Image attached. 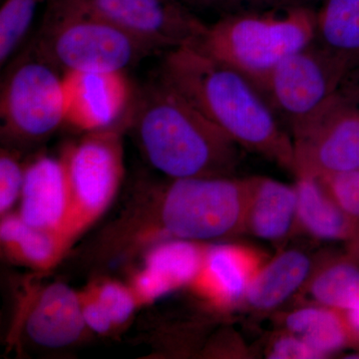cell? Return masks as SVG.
I'll list each match as a JSON object with an SVG mask.
<instances>
[{
  "mask_svg": "<svg viewBox=\"0 0 359 359\" xmlns=\"http://www.w3.org/2000/svg\"><path fill=\"white\" fill-rule=\"evenodd\" d=\"M252 186L254 178L233 176L139 186L98 252L108 261L171 238L208 242L244 233Z\"/></svg>",
  "mask_w": 359,
  "mask_h": 359,
  "instance_id": "6da1fadb",
  "label": "cell"
},
{
  "mask_svg": "<svg viewBox=\"0 0 359 359\" xmlns=\"http://www.w3.org/2000/svg\"><path fill=\"white\" fill-rule=\"evenodd\" d=\"M159 78L240 147L295 175L292 136L244 74L197 47L183 46L167 51Z\"/></svg>",
  "mask_w": 359,
  "mask_h": 359,
  "instance_id": "7a4b0ae2",
  "label": "cell"
},
{
  "mask_svg": "<svg viewBox=\"0 0 359 359\" xmlns=\"http://www.w3.org/2000/svg\"><path fill=\"white\" fill-rule=\"evenodd\" d=\"M128 128L168 179L231 177L240 161V146L160 78L135 95Z\"/></svg>",
  "mask_w": 359,
  "mask_h": 359,
  "instance_id": "3957f363",
  "label": "cell"
},
{
  "mask_svg": "<svg viewBox=\"0 0 359 359\" xmlns=\"http://www.w3.org/2000/svg\"><path fill=\"white\" fill-rule=\"evenodd\" d=\"M314 8L226 14L193 46L244 74L255 86L316 36Z\"/></svg>",
  "mask_w": 359,
  "mask_h": 359,
  "instance_id": "277c9868",
  "label": "cell"
},
{
  "mask_svg": "<svg viewBox=\"0 0 359 359\" xmlns=\"http://www.w3.org/2000/svg\"><path fill=\"white\" fill-rule=\"evenodd\" d=\"M30 48L62 73L126 72L156 50L121 28L58 0L47 2Z\"/></svg>",
  "mask_w": 359,
  "mask_h": 359,
  "instance_id": "5b68a950",
  "label": "cell"
},
{
  "mask_svg": "<svg viewBox=\"0 0 359 359\" xmlns=\"http://www.w3.org/2000/svg\"><path fill=\"white\" fill-rule=\"evenodd\" d=\"M125 127L128 122L85 133L61 152L69 175L71 202L59 236L68 252L105 214L119 191L125 172Z\"/></svg>",
  "mask_w": 359,
  "mask_h": 359,
  "instance_id": "8992f818",
  "label": "cell"
},
{
  "mask_svg": "<svg viewBox=\"0 0 359 359\" xmlns=\"http://www.w3.org/2000/svg\"><path fill=\"white\" fill-rule=\"evenodd\" d=\"M348 75L311 43L285 58L257 86L290 136H297L327 109Z\"/></svg>",
  "mask_w": 359,
  "mask_h": 359,
  "instance_id": "52a82bcc",
  "label": "cell"
},
{
  "mask_svg": "<svg viewBox=\"0 0 359 359\" xmlns=\"http://www.w3.org/2000/svg\"><path fill=\"white\" fill-rule=\"evenodd\" d=\"M1 133L39 142L65 123L63 73L28 49L6 75L0 95Z\"/></svg>",
  "mask_w": 359,
  "mask_h": 359,
  "instance_id": "ba28073f",
  "label": "cell"
},
{
  "mask_svg": "<svg viewBox=\"0 0 359 359\" xmlns=\"http://www.w3.org/2000/svg\"><path fill=\"white\" fill-rule=\"evenodd\" d=\"M58 1L121 28L156 50L193 46L208 26L181 0Z\"/></svg>",
  "mask_w": 359,
  "mask_h": 359,
  "instance_id": "9c48e42d",
  "label": "cell"
},
{
  "mask_svg": "<svg viewBox=\"0 0 359 359\" xmlns=\"http://www.w3.org/2000/svg\"><path fill=\"white\" fill-rule=\"evenodd\" d=\"M358 106L341 86L323 115L292 137L295 176L321 178L359 170Z\"/></svg>",
  "mask_w": 359,
  "mask_h": 359,
  "instance_id": "30bf717a",
  "label": "cell"
},
{
  "mask_svg": "<svg viewBox=\"0 0 359 359\" xmlns=\"http://www.w3.org/2000/svg\"><path fill=\"white\" fill-rule=\"evenodd\" d=\"M65 125L90 133L128 120L136 92L125 71L63 73Z\"/></svg>",
  "mask_w": 359,
  "mask_h": 359,
  "instance_id": "8fae6325",
  "label": "cell"
},
{
  "mask_svg": "<svg viewBox=\"0 0 359 359\" xmlns=\"http://www.w3.org/2000/svg\"><path fill=\"white\" fill-rule=\"evenodd\" d=\"M266 262L262 252L248 245L207 244L188 289L212 309L231 311L244 304L250 283Z\"/></svg>",
  "mask_w": 359,
  "mask_h": 359,
  "instance_id": "7c38bea8",
  "label": "cell"
},
{
  "mask_svg": "<svg viewBox=\"0 0 359 359\" xmlns=\"http://www.w3.org/2000/svg\"><path fill=\"white\" fill-rule=\"evenodd\" d=\"M22 318L29 339L48 348L73 346L90 330L82 314L79 292L62 283L32 290L26 297Z\"/></svg>",
  "mask_w": 359,
  "mask_h": 359,
  "instance_id": "4fadbf2b",
  "label": "cell"
},
{
  "mask_svg": "<svg viewBox=\"0 0 359 359\" xmlns=\"http://www.w3.org/2000/svg\"><path fill=\"white\" fill-rule=\"evenodd\" d=\"M18 215L26 224L59 235L71 202V186L63 158L39 155L25 164Z\"/></svg>",
  "mask_w": 359,
  "mask_h": 359,
  "instance_id": "5bb4252c",
  "label": "cell"
},
{
  "mask_svg": "<svg viewBox=\"0 0 359 359\" xmlns=\"http://www.w3.org/2000/svg\"><path fill=\"white\" fill-rule=\"evenodd\" d=\"M313 273V262L299 250H283L266 262L250 283L244 304L252 311H269L302 289Z\"/></svg>",
  "mask_w": 359,
  "mask_h": 359,
  "instance_id": "9a60e30c",
  "label": "cell"
},
{
  "mask_svg": "<svg viewBox=\"0 0 359 359\" xmlns=\"http://www.w3.org/2000/svg\"><path fill=\"white\" fill-rule=\"evenodd\" d=\"M297 201L294 187L254 177L245 231L269 242L285 240L297 226Z\"/></svg>",
  "mask_w": 359,
  "mask_h": 359,
  "instance_id": "2e32d148",
  "label": "cell"
},
{
  "mask_svg": "<svg viewBox=\"0 0 359 359\" xmlns=\"http://www.w3.org/2000/svg\"><path fill=\"white\" fill-rule=\"evenodd\" d=\"M316 15L313 43L348 74L359 69V0H321Z\"/></svg>",
  "mask_w": 359,
  "mask_h": 359,
  "instance_id": "e0dca14e",
  "label": "cell"
},
{
  "mask_svg": "<svg viewBox=\"0 0 359 359\" xmlns=\"http://www.w3.org/2000/svg\"><path fill=\"white\" fill-rule=\"evenodd\" d=\"M0 244L7 259L37 273L51 271L68 252L56 231L30 226L18 212L1 217Z\"/></svg>",
  "mask_w": 359,
  "mask_h": 359,
  "instance_id": "ac0fdd59",
  "label": "cell"
},
{
  "mask_svg": "<svg viewBox=\"0 0 359 359\" xmlns=\"http://www.w3.org/2000/svg\"><path fill=\"white\" fill-rule=\"evenodd\" d=\"M297 179V226L318 240L342 241L348 245L353 238L351 222L320 180L309 176Z\"/></svg>",
  "mask_w": 359,
  "mask_h": 359,
  "instance_id": "d6986e66",
  "label": "cell"
},
{
  "mask_svg": "<svg viewBox=\"0 0 359 359\" xmlns=\"http://www.w3.org/2000/svg\"><path fill=\"white\" fill-rule=\"evenodd\" d=\"M283 325L285 332L304 340L320 358L354 346L344 313L337 309L320 304L294 309L285 314Z\"/></svg>",
  "mask_w": 359,
  "mask_h": 359,
  "instance_id": "ffe728a7",
  "label": "cell"
},
{
  "mask_svg": "<svg viewBox=\"0 0 359 359\" xmlns=\"http://www.w3.org/2000/svg\"><path fill=\"white\" fill-rule=\"evenodd\" d=\"M205 247V242L180 238L162 241L148 250L144 266L159 276L170 292L188 289L199 271Z\"/></svg>",
  "mask_w": 359,
  "mask_h": 359,
  "instance_id": "44dd1931",
  "label": "cell"
},
{
  "mask_svg": "<svg viewBox=\"0 0 359 359\" xmlns=\"http://www.w3.org/2000/svg\"><path fill=\"white\" fill-rule=\"evenodd\" d=\"M320 306L346 311L359 306V264L351 257L328 259L314 269L304 285Z\"/></svg>",
  "mask_w": 359,
  "mask_h": 359,
  "instance_id": "7402d4cb",
  "label": "cell"
},
{
  "mask_svg": "<svg viewBox=\"0 0 359 359\" xmlns=\"http://www.w3.org/2000/svg\"><path fill=\"white\" fill-rule=\"evenodd\" d=\"M49 0H4L0 7V65L4 66L25 41L37 9Z\"/></svg>",
  "mask_w": 359,
  "mask_h": 359,
  "instance_id": "603a6c76",
  "label": "cell"
},
{
  "mask_svg": "<svg viewBox=\"0 0 359 359\" xmlns=\"http://www.w3.org/2000/svg\"><path fill=\"white\" fill-rule=\"evenodd\" d=\"M327 189L351 222L353 238L348 256L359 264V170L316 178Z\"/></svg>",
  "mask_w": 359,
  "mask_h": 359,
  "instance_id": "cb8c5ba5",
  "label": "cell"
},
{
  "mask_svg": "<svg viewBox=\"0 0 359 359\" xmlns=\"http://www.w3.org/2000/svg\"><path fill=\"white\" fill-rule=\"evenodd\" d=\"M93 285L99 299L109 313L116 328L126 325L137 309L142 308L129 283L105 280L93 283Z\"/></svg>",
  "mask_w": 359,
  "mask_h": 359,
  "instance_id": "d4e9b609",
  "label": "cell"
},
{
  "mask_svg": "<svg viewBox=\"0 0 359 359\" xmlns=\"http://www.w3.org/2000/svg\"><path fill=\"white\" fill-rule=\"evenodd\" d=\"M321 0H191L189 6L212 9L226 14L248 11H287L292 8H314Z\"/></svg>",
  "mask_w": 359,
  "mask_h": 359,
  "instance_id": "484cf974",
  "label": "cell"
},
{
  "mask_svg": "<svg viewBox=\"0 0 359 359\" xmlns=\"http://www.w3.org/2000/svg\"><path fill=\"white\" fill-rule=\"evenodd\" d=\"M25 164L16 153L2 148L0 152V215L6 216L20 201L25 182Z\"/></svg>",
  "mask_w": 359,
  "mask_h": 359,
  "instance_id": "4316f807",
  "label": "cell"
},
{
  "mask_svg": "<svg viewBox=\"0 0 359 359\" xmlns=\"http://www.w3.org/2000/svg\"><path fill=\"white\" fill-rule=\"evenodd\" d=\"M79 297L85 323L90 330L99 334H108L116 330L109 313L97 295L93 283L79 292Z\"/></svg>",
  "mask_w": 359,
  "mask_h": 359,
  "instance_id": "83f0119b",
  "label": "cell"
},
{
  "mask_svg": "<svg viewBox=\"0 0 359 359\" xmlns=\"http://www.w3.org/2000/svg\"><path fill=\"white\" fill-rule=\"evenodd\" d=\"M269 358H320L302 339L285 332L276 337L269 347Z\"/></svg>",
  "mask_w": 359,
  "mask_h": 359,
  "instance_id": "f1b7e54d",
  "label": "cell"
},
{
  "mask_svg": "<svg viewBox=\"0 0 359 359\" xmlns=\"http://www.w3.org/2000/svg\"><path fill=\"white\" fill-rule=\"evenodd\" d=\"M344 313L349 330L353 335L354 346H359V306Z\"/></svg>",
  "mask_w": 359,
  "mask_h": 359,
  "instance_id": "f546056e",
  "label": "cell"
},
{
  "mask_svg": "<svg viewBox=\"0 0 359 359\" xmlns=\"http://www.w3.org/2000/svg\"><path fill=\"white\" fill-rule=\"evenodd\" d=\"M346 81L359 96V69L349 73L346 78Z\"/></svg>",
  "mask_w": 359,
  "mask_h": 359,
  "instance_id": "4dcf8cb0",
  "label": "cell"
},
{
  "mask_svg": "<svg viewBox=\"0 0 359 359\" xmlns=\"http://www.w3.org/2000/svg\"><path fill=\"white\" fill-rule=\"evenodd\" d=\"M181 1H183L184 4H187V6H188V4H190L191 0H181Z\"/></svg>",
  "mask_w": 359,
  "mask_h": 359,
  "instance_id": "1f68e13d",
  "label": "cell"
}]
</instances>
